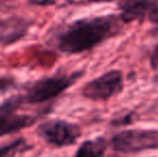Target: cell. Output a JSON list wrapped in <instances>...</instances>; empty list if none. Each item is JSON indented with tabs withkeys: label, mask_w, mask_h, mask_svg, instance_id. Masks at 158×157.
I'll return each mask as SVG.
<instances>
[{
	"label": "cell",
	"mask_w": 158,
	"mask_h": 157,
	"mask_svg": "<svg viewBox=\"0 0 158 157\" xmlns=\"http://www.w3.org/2000/svg\"><path fill=\"white\" fill-rule=\"evenodd\" d=\"M124 25L118 14L80 19L57 30L51 44L64 54H82L118 36Z\"/></svg>",
	"instance_id": "1"
},
{
	"label": "cell",
	"mask_w": 158,
	"mask_h": 157,
	"mask_svg": "<svg viewBox=\"0 0 158 157\" xmlns=\"http://www.w3.org/2000/svg\"><path fill=\"white\" fill-rule=\"evenodd\" d=\"M83 76V70H79L69 74L57 73L37 80L29 84L25 93L22 94L24 102L27 105H41L53 100L74 85Z\"/></svg>",
	"instance_id": "2"
},
{
	"label": "cell",
	"mask_w": 158,
	"mask_h": 157,
	"mask_svg": "<svg viewBox=\"0 0 158 157\" xmlns=\"http://www.w3.org/2000/svg\"><path fill=\"white\" fill-rule=\"evenodd\" d=\"M24 105L22 94L13 95L0 103V138L31 127L44 114L21 113Z\"/></svg>",
	"instance_id": "3"
},
{
	"label": "cell",
	"mask_w": 158,
	"mask_h": 157,
	"mask_svg": "<svg viewBox=\"0 0 158 157\" xmlns=\"http://www.w3.org/2000/svg\"><path fill=\"white\" fill-rule=\"evenodd\" d=\"M112 150L122 154H138L158 150V129H127L111 138Z\"/></svg>",
	"instance_id": "4"
},
{
	"label": "cell",
	"mask_w": 158,
	"mask_h": 157,
	"mask_svg": "<svg viewBox=\"0 0 158 157\" xmlns=\"http://www.w3.org/2000/svg\"><path fill=\"white\" fill-rule=\"evenodd\" d=\"M38 137L55 149L71 147L82 137V129L77 124L66 119H46L37 127Z\"/></svg>",
	"instance_id": "5"
},
{
	"label": "cell",
	"mask_w": 158,
	"mask_h": 157,
	"mask_svg": "<svg viewBox=\"0 0 158 157\" xmlns=\"http://www.w3.org/2000/svg\"><path fill=\"white\" fill-rule=\"evenodd\" d=\"M124 89V74L121 70L113 69L87 82L82 87L84 98L93 101H108L119 95Z\"/></svg>",
	"instance_id": "6"
},
{
	"label": "cell",
	"mask_w": 158,
	"mask_h": 157,
	"mask_svg": "<svg viewBox=\"0 0 158 157\" xmlns=\"http://www.w3.org/2000/svg\"><path fill=\"white\" fill-rule=\"evenodd\" d=\"M117 6L124 24L135 22L158 24V0H117Z\"/></svg>",
	"instance_id": "7"
},
{
	"label": "cell",
	"mask_w": 158,
	"mask_h": 157,
	"mask_svg": "<svg viewBox=\"0 0 158 157\" xmlns=\"http://www.w3.org/2000/svg\"><path fill=\"white\" fill-rule=\"evenodd\" d=\"M31 26L28 19L12 16L0 21V45L9 46L16 43L27 35Z\"/></svg>",
	"instance_id": "8"
},
{
	"label": "cell",
	"mask_w": 158,
	"mask_h": 157,
	"mask_svg": "<svg viewBox=\"0 0 158 157\" xmlns=\"http://www.w3.org/2000/svg\"><path fill=\"white\" fill-rule=\"evenodd\" d=\"M109 142L103 137L85 140L77 150L73 157H104Z\"/></svg>",
	"instance_id": "9"
},
{
	"label": "cell",
	"mask_w": 158,
	"mask_h": 157,
	"mask_svg": "<svg viewBox=\"0 0 158 157\" xmlns=\"http://www.w3.org/2000/svg\"><path fill=\"white\" fill-rule=\"evenodd\" d=\"M31 149L32 145L29 144L25 139L19 138L10 143L0 145V157H16Z\"/></svg>",
	"instance_id": "10"
},
{
	"label": "cell",
	"mask_w": 158,
	"mask_h": 157,
	"mask_svg": "<svg viewBox=\"0 0 158 157\" xmlns=\"http://www.w3.org/2000/svg\"><path fill=\"white\" fill-rule=\"evenodd\" d=\"M15 86V79L10 76H0V93L9 90Z\"/></svg>",
	"instance_id": "11"
},
{
	"label": "cell",
	"mask_w": 158,
	"mask_h": 157,
	"mask_svg": "<svg viewBox=\"0 0 158 157\" xmlns=\"http://www.w3.org/2000/svg\"><path fill=\"white\" fill-rule=\"evenodd\" d=\"M150 66L151 69L158 71V43L155 44L150 55Z\"/></svg>",
	"instance_id": "12"
},
{
	"label": "cell",
	"mask_w": 158,
	"mask_h": 157,
	"mask_svg": "<svg viewBox=\"0 0 158 157\" xmlns=\"http://www.w3.org/2000/svg\"><path fill=\"white\" fill-rule=\"evenodd\" d=\"M57 0H28L30 4L37 6H50L56 3Z\"/></svg>",
	"instance_id": "13"
},
{
	"label": "cell",
	"mask_w": 158,
	"mask_h": 157,
	"mask_svg": "<svg viewBox=\"0 0 158 157\" xmlns=\"http://www.w3.org/2000/svg\"><path fill=\"white\" fill-rule=\"evenodd\" d=\"M87 1L92 3H104V2H112L114 0H87Z\"/></svg>",
	"instance_id": "14"
}]
</instances>
